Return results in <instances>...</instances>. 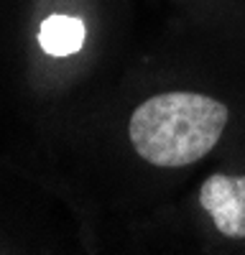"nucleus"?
<instances>
[{
    "instance_id": "1",
    "label": "nucleus",
    "mask_w": 245,
    "mask_h": 255,
    "mask_svg": "<svg viewBox=\"0 0 245 255\" xmlns=\"http://www.w3.org/2000/svg\"><path fill=\"white\" fill-rule=\"evenodd\" d=\"M228 108L199 92H161L130 115L135 153L158 168H181L204 158L225 133Z\"/></svg>"
},
{
    "instance_id": "2",
    "label": "nucleus",
    "mask_w": 245,
    "mask_h": 255,
    "mask_svg": "<svg viewBox=\"0 0 245 255\" xmlns=\"http://www.w3.org/2000/svg\"><path fill=\"white\" fill-rule=\"evenodd\" d=\"M202 209H207L217 232L233 240H245V176L212 174L199 189Z\"/></svg>"
},
{
    "instance_id": "3",
    "label": "nucleus",
    "mask_w": 245,
    "mask_h": 255,
    "mask_svg": "<svg viewBox=\"0 0 245 255\" xmlns=\"http://www.w3.org/2000/svg\"><path fill=\"white\" fill-rule=\"evenodd\" d=\"M38 44L51 56L77 54L85 44V23L74 15H49L41 23Z\"/></svg>"
}]
</instances>
